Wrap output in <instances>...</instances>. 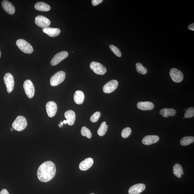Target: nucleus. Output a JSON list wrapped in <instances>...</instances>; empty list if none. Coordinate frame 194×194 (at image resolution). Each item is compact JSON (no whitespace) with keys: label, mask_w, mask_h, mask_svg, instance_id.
Instances as JSON below:
<instances>
[{"label":"nucleus","mask_w":194,"mask_h":194,"mask_svg":"<svg viewBox=\"0 0 194 194\" xmlns=\"http://www.w3.org/2000/svg\"><path fill=\"white\" fill-rule=\"evenodd\" d=\"M55 165L52 162H45L40 166L37 171V175L39 180L41 182H47L54 178L56 174Z\"/></svg>","instance_id":"nucleus-1"},{"label":"nucleus","mask_w":194,"mask_h":194,"mask_svg":"<svg viewBox=\"0 0 194 194\" xmlns=\"http://www.w3.org/2000/svg\"><path fill=\"white\" fill-rule=\"evenodd\" d=\"M27 120L24 116H19L12 123V127L15 130L21 131L24 130L27 127Z\"/></svg>","instance_id":"nucleus-2"},{"label":"nucleus","mask_w":194,"mask_h":194,"mask_svg":"<svg viewBox=\"0 0 194 194\" xmlns=\"http://www.w3.org/2000/svg\"><path fill=\"white\" fill-rule=\"evenodd\" d=\"M16 44L20 49L24 53L31 54L33 51V46L24 40L18 39L17 40Z\"/></svg>","instance_id":"nucleus-3"},{"label":"nucleus","mask_w":194,"mask_h":194,"mask_svg":"<svg viewBox=\"0 0 194 194\" xmlns=\"http://www.w3.org/2000/svg\"><path fill=\"white\" fill-rule=\"evenodd\" d=\"M65 72L60 71L55 74L50 79V85L52 86H57L64 81L65 78Z\"/></svg>","instance_id":"nucleus-4"},{"label":"nucleus","mask_w":194,"mask_h":194,"mask_svg":"<svg viewBox=\"0 0 194 194\" xmlns=\"http://www.w3.org/2000/svg\"><path fill=\"white\" fill-rule=\"evenodd\" d=\"M24 88L27 97L30 99L33 98L34 95L35 90L34 86L30 80H27L24 81Z\"/></svg>","instance_id":"nucleus-5"},{"label":"nucleus","mask_w":194,"mask_h":194,"mask_svg":"<svg viewBox=\"0 0 194 194\" xmlns=\"http://www.w3.org/2000/svg\"><path fill=\"white\" fill-rule=\"evenodd\" d=\"M4 80L6 85L7 91L10 93L13 91L14 85V77L10 73H7L4 78Z\"/></svg>","instance_id":"nucleus-6"},{"label":"nucleus","mask_w":194,"mask_h":194,"mask_svg":"<svg viewBox=\"0 0 194 194\" xmlns=\"http://www.w3.org/2000/svg\"><path fill=\"white\" fill-rule=\"evenodd\" d=\"M90 67L96 74L97 75H104L107 71L106 68L98 62H92L90 64Z\"/></svg>","instance_id":"nucleus-7"},{"label":"nucleus","mask_w":194,"mask_h":194,"mask_svg":"<svg viewBox=\"0 0 194 194\" xmlns=\"http://www.w3.org/2000/svg\"><path fill=\"white\" fill-rule=\"evenodd\" d=\"M170 78L173 81L176 83L181 82L183 79V75L181 71L176 68L170 69Z\"/></svg>","instance_id":"nucleus-8"},{"label":"nucleus","mask_w":194,"mask_h":194,"mask_svg":"<svg viewBox=\"0 0 194 194\" xmlns=\"http://www.w3.org/2000/svg\"><path fill=\"white\" fill-rule=\"evenodd\" d=\"M118 85V82L116 80H112L107 83L103 86V91L105 93L110 94L115 90Z\"/></svg>","instance_id":"nucleus-9"},{"label":"nucleus","mask_w":194,"mask_h":194,"mask_svg":"<svg viewBox=\"0 0 194 194\" xmlns=\"http://www.w3.org/2000/svg\"><path fill=\"white\" fill-rule=\"evenodd\" d=\"M68 56V53L66 51H62L56 54L51 61V64L52 66L57 65L63 60Z\"/></svg>","instance_id":"nucleus-10"},{"label":"nucleus","mask_w":194,"mask_h":194,"mask_svg":"<svg viewBox=\"0 0 194 194\" xmlns=\"http://www.w3.org/2000/svg\"><path fill=\"white\" fill-rule=\"evenodd\" d=\"M47 114L49 117H53L55 116L57 111V105L56 103L50 101L47 103L46 105Z\"/></svg>","instance_id":"nucleus-11"},{"label":"nucleus","mask_w":194,"mask_h":194,"mask_svg":"<svg viewBox=\"0 0 194 194\" xmlns=\"http://www.w3.org/2000/svg\"><path fill=\"white\" fill-rule=\"evenodd\" d=\"M35 23L39 27L44 28L48 27L50 25L51 22L46 17L38 16L35 18Z\"/></svg>","instance_id":"nucleus-12"},{"label":"nucleus","mask_w":194,"mask_h":194,"mask_svg":"<svg viewBox=\"0 0 194 194\" xmlns=\"http://www.w3.org/2000/svg\"><path fill=\"white\" fill-rule=\"evenodd\" d=\"M146 186L142 183L135 184L130 188L129 193V194H139L145 189Z\"/></svg>","instance_id":"nucleus-13"},{"label":"nucleus","mask_w":194,"mask_h":194,"mask_svg":"<svg viewBox=\"0 0 194 194\" xmlns=\"http://www.w3.org/2000/svg\"><path fill=\"white\" fill-rule=\"evenodd\" d=\"M159 140V137L156 135H148L144 137L142 141L143 144L150 145L157 142Z\"/></svg>","instance_id":"nucleus-14"},{"label":"nucleus","mask_w":194,"mask_h":194,"mask_svg":"<svg viewBox=\"0 0 194 194\" xmlns=\"http://www.w3.org/2000/svg\"><path fill=\"white\" fill-rule=\"evenodd\" d=\"M2 5L4 10L9 14H14L15 12V8L12 3L7 1H3Z\"/></svg>","instance_id":"nucleus-15"},{"label":"nucleus","mask_w":194,"mask_h":194,"mask_svg":"<svg viewBox=\"0 0 194 194\" xmlns=\"http://www.w3.org/2000/svg\"><path fill=\"white\" fill-rule=\"evenodd\" d=\"M94 163L93 159L89 157L84 160L79 165V168L81 170L86 171L91 167Z\"/></svg>","instance_id":"nucleus-16"},{"label":"nucleus","mask_w":194,"mask_h":194,"mask_svg":"<svg viewBox=\"0 0 194 194\" xmlns=\"http://www.w3.org/2000/svg\"><path fill=\"white\" fill-rule=\"evenodd\" d=\"M137 107L141 110H150L154 109V105L150 101L139 102L137 103Z\"/></svg>","instance_id":"nucleus-17"},{"label":"nucleus","mask_w":194,"mask_h":194,"mask_svg":"<svg viewBox=\"0 0 194 194\" xmlns=\"http://www.w3.org/2000/svg\"><path fill=\"white\" fill-rule=\"evenodd\" d=\"M43 31L45 33L51 37H57L61 33V30L58 28L47 27L43 28Z\"/></svg>","instance_id":"nucleus-18"},{"label":"nucleus","mask_w":194,"mask_h":194,"mask_svg":"<svg viewBox=\"0 0 194 194\" xmlns=\"http://www.w3.org/2000/svg\"><path fill=\"white\" fill-rule=\"evenodd\" d=\"M65 116L66 118L67 123L69 126H72L74 124L76 119L75 113L72 110L66 111L65 113Z\"/></svg>","instance_id":"nucleus-19"},{"label":"nucleus","mask_w":194,"mask_h":194,"mask_svg":"<svg viewBox=\"0 0 194 194\" xmlns=\"http://www.w3.org/2000/svg\"><path fill=\"white\" fill-rule=\"evenodd\" d=\"M160 114L164 117L167 118L176 115V111L172 108H164L160 110Z\"/></svg>","instance_id":"nucleus-20"},{"label":"nucleus","mask_w":194,"mask_h":194,"mask_svg":"<svg viewBox=\"0 0 194 194\" xmlns=\"http://www.w3.org/2000/svg\"><path fill=\"white\" fill-rule=\"evenodd\" d=\"M84 99V95L83 92L79 90L75 92L74 95V100L75 103L78 105L81 104L83 103Z\"/></svg>","instance_id":"nucleus-21"},{"label":"nucleus","mask_w":194,"mask_h":194,"mask_svg":"<svg viewBox=\"0 0 194 194\" xmlns=\"http://www.w3.org/2000/svg\"><path fill=\"white\" fill-rule=\"evenodd\" d=\"M35 8L37 10L44 12H48L50 9L49 5L43 2H37L35 5Z\"/></svg>","instance_id":"nucleus-22"},{"label":"nucleus","mask_w":194,"mask_h":194,"mask_svg":"<svg viewBox=\"0 0 194 194\" xmlns=\"http://www.w3.org/2000/svg\"><path fill=\"white\" fill-rule=\"evenodd\" d=\"M173 173L175 176L178 178H180L182 175L184 174L183 169L181 165L179 164H176L173 167Z\"/></svg>","instance_id":"nucleus-23"},{"label":"nucleus","mask_w":194,"mask_h":194,"mask_svg":"<svg viewBox=\"0 0 194 194\" xmlns=\"http://www.w3.org/2000/svg\"><path fill=\"white\" fill-rule=\"evenodd\" d=\"M108 129V126L107 125L106 122H103L98 130V135L100 136H103L107 133Z\"/></svg>","instance_id":"nucleus-24"},{"label":"nucleus","mask_w":194,"mask_h":194,"mask_svg":"<svg viewBox=\"0 0 194 194\" xmlns=\"http://www.w3.org/2000/svg\"><path fill=\"white\" fill-rule=\"evenodd\" d=\"M194 142V137L192 136H186L183 137L180 141V144L183 146L188 145Z\"/></svg>","instance_id":"nucleus-25"},{"label":"nucleus","mask_w":194,"mask_h":194,"mask_svg":"<svg viewBox=\"0 0 194 194\" xmlns=\"http://www.w3.org/2000/svg\"><path fill=\"white\" fill-rule=\"evenodd\" d=\"M136 68L137 72L142 75L146 74L147 72V69L143 66L142 64L137 63L136 64Z\"/></svg>","instance_id":"nucleus-26"},{"label":"nucleus","mask_w":194,"mask_h":194,"mask_svg":"<svg viewBox=\"0 0 194 194\" xmlns=\"http://www.w3.org/2000/svg\"><path fill=\"white\" fill-rule=\"evenodd\" d=\"M81 134L82 136H85L90 139L91 138L92 134L90 130L86 127H82L81 132Z\"/></svg>","instance_id":"nucleus-27"},{"label":"nucleus","mask_w":194,"mask_h":194,"mask_svg":"<svg viewBox=\"0 0 194 194\" xmlns=\"http://www.w3.org/2000/svg\"><path fill=\"white\" fill-rule=\"evenodd\" d=\"M194 116V107H190L186 111L184 114V118H189Z\"/></svg>","instance_id":"nucleus-28"},{"label":"nucleus","mask_w":194,"mask_h":194,"mask_svg":"<svg viewBox=\"0 0 194 194\" xmlns=\"http://www.w3.org/2000/svg\"><path fill=\"white\" fill-rule=\"evenodd\" d=\"M131 129L129 127H127L124 129L122 131V136L124 138H127L131 134Z\"/></svg>","instance_id":"nucleus-29"},{"label":"nucleus","mask_w":194,"mask_h":194,"mask_svg":"<svg viewBox=\"0 0 194 194\" xmlns=\"http://www.w3.org/2000/svg\"><path fill=\"white\" fill-rule=\"evenodd\" d=\"M110 48L112 51L119 57H121L122 53L119 49L118 48L114 45H111L110 46Z\"/></svg>","instance_id":"nucleus-30"},{"label":"nucleus","mask_w":194,"mask_h":194,"mask_svg":"<svg viewBox=\"0 0 194 194\" xmlns=\"http://www.w3.org/2000/svg\"><path fill=\"white\" fill-rule=\"evenodd\" d=\"M101 116V113L99 112H96L90 118V120L93 123H96L99 119Z\"/></svg>","instance_id":"nucleus-31"},{"label":"nucleus","mask_w":194,"mask_h":194,"mask_svg":"<svg viewBox=\"0 0 194 194\" xmlns=\"http://www.w3.org/2000/svg\"><path fill=\"white\" fill-rule=\"evenodd\" d=\"M103 0H93L92 1V5L94 6H96V5H99L101 2H102Z\"/></svg>","instance_id":"nucleus-32"},{"label":"nucleus","mask_w":194,"mask_h":194,"mask_svg":"<svg viewBox=\"0 0 194 194\" xmlns=\"http://www.w3.org/2000/svg\"><path fill=\"white\" fill-rule=\"evenodd\" d=\"M188 29L191 30L192 31H194V23L190 24L188 27Z\"/></svg>","instance_id":"nucleus-33"},{"label":"nucleus","mask_w":194,"mask_h":194,"mask_svg":"<svg viewBox=\"0 0 194 194\" xmlns=\"http://www.w3.org/2000/svg\"><path fill=\"white\" fill-rule=\"evenodd\" d=\"M0 194H9L8 192L6 189H3L2 190Z\"/></svg>","instance_id":"nucleus-34"},{"label":"nucleus","mask_w":194,"mask_h":194,"mask_svg":"<svg viewBox=\"0 0 194 194\" xmlns=\"http://www.w3.org/2000/svg\"><path fill=\"white\" fill-rule=\"evenodd\" d=\"M63 122H61V123H60V124H59L58 126H59L60 127H62V126H63Z\"/></svg>","instance_id":"nucleus-35"},{"label":"nucleus","mask_w":194,"mask_h":194,"mask_svg":"<svg viewBox=\"0 0 194 194\" xmlns=\"http://www.w3.org/2000/svg\"><path fill=\"white\" fill-rule=\"evenodd\" d=\"M63 123L64 124H66L67 123V121L66 120H64Z\"/></svg>","instance_id":"nucleus-36"},{"label":"nucleus","mask_w":194,"mask_h":194,"mask_svg":"<svg viewBox=\"0 0 194 194\" xmlns=\"http://www.w3.org/2000/svg\"><path fill=\"white\" fill-rule=\"evenodd\" d=\"M14 128H11V131H14Z\"/></svg>","instance_id":"nucleus-37"},{"label":"nucleus","mask_w":194,"mask_h":194,"mask_svg":"<svg viewBox=\"0 0 194 194\" xmlns=\"http://www.w3.org/2000/svg\"><path fill=\"white\" fill-rule=\"evenodd\" d=\"M1 51H0V58L1 57Z\"/></svg>","instance_id":"nucleus-38"},{"label":"nucleus","mask_w":194,"mask_h":194,"mask_svg":"<svg viewBox=\"0 0 194 194\" xmlns=\"http://www.w3.org/2000/svg\"><path fill=\"white\" fill-rule=\"evenodd\" d=\"M94 194V193H91V194Z\"/></svg>","instance_id":"nucleus-39"},{"label":"nucleus","mask_w":194,"mask_h":194,"mask_svg":"<svg viewBox=\"0 0 194 194\" xmlns=\"http://www.w3.org/2000/svg\"><path fill=\"white\" fill-rule=\"evenodd\" d=\"M184 118H184V117H183V119H184Z\"/></svg>","instance_id":"nucleus-40"}]
</instances>
